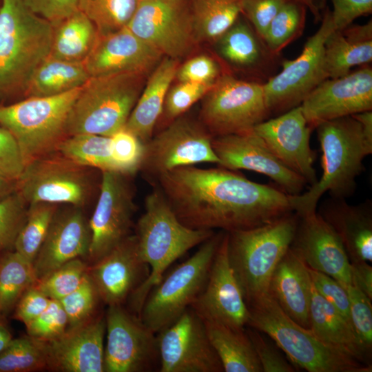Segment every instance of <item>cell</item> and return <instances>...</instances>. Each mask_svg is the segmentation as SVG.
I'll list each match as a JSON object with an SVG mask.
<instances>
[{"instance_id": "obj_1", "label": "cell", "mask_w": 372, "mask_h": 372, "mask_svg": "<svg viewBox=\"0 0 372 372\" xmlns=\"http://www.w3.org/2000/svg\"><path fill=\"white\" fill-rule=\"evenodd\" d=\"M161 190L179 220L195 229L224 231L261 226L293 213L290 195L218 166L180 167L152 183Z\"/></svg>"}, {"instance_id": "obj_2", "label": "cell", "mask_w": 372, "mask_h": 372, "mask_svg": "<svg viewBox=\"0 0 372 372\" xmlns=\"http://www.w3.org/2000/svg\"><path fill=\"white\" fill-rule=\"evenodd\" d=\"M322 150V174L307 192L290 196L292 208L301 216L316 211L320 198H344L353 194L356 178L364 170L363 161L372 153V139L353 116L327 121L316 127Z\"/></svg>"}, {"instance_id": "obj_3", "label": "cell", "mask_w": 372, "mask_h": 372, "mask_svg": "<svg viewBox=\"0 0 372 372\" xmlns=\"http://www.w3.org/2000/svg\"><path fill=\"white\" fill-rule=\"evenodd\" d=\"M214 234V230L195 229L183 225L159 187L154 185L145 197V211L137 221L134 234L141 257L149 266V273L129 297V310L138 316L146 297L169 267Z\"/></svg>"}, {"instance_id": "obj_4", "label": "cell", "mask_w": 372, "mask_h": 372, "mask_svg": "<svg viewBox=\"0 0 372 372\" xmlns=\"http://www.w3.org/2000/svg\"><path fill=\"white\" fill-rule=\"evenodd\" d=\"M53 26L23 0H1L0 99L27 90L39 65L50 55Z\"/></svg>"}, {"instance_id": "obj_5", "label": "cell", "mask_w": 372, "mask_h": 372, "mask_svg": "<svg viewBox=\"0 0 372 372\" xmlns=\"http://www.w3.org/2000/svg\"><path fill=\"white\" fill-rule=\"evenodd\" d=\"M247 326L271 338L294 365L309 372H371L364 364L320 340L293 321L267 293L247 304Z\"/></svg>"}, {"instance_id": "obj_6", "label": "cell", "mask_w": 372, "mask_h": 372, "mask_svg": "<svg viewBox=\"0 0 372 372\" xmlns=\"http://www.w3.org/2000/svg\"><path fill=\"white\" fill-rule=\"evenodd\" d=\"M295 212L254 228L227 232L228 257L246 304L268 293L271 276L290 247Z\"/></svg>"}, {"instance_id": "obj_7", "label": "cell", "mask_w": 372, "mask_h": 372, "mask_svg": "<svg viewBox=\"0 0 372 372\" xmlns=\"http://www.w3.org/2000/svg\"><path fill=\"white\" fill-rule=\"evenodd\" d=\"M143 74L90 77L69 112L66 136L94 134L111 136L124 128L144 87Z\"/></svg>"}, {"instance_id": "obj_8", "label": "cell", "mask_w": 372, "mask_h": 372, "mask_svg": "<svg viewBox=\"0 0 372 372\" xmlns=\"http://www.w3.org/2000/svg\"><path fill=\"white\" fill-rule=\"evenodd\" d=\"M83 86L50 96L0 105V125L15 138L25 165L49 154L66 136L67 118Z\"/></svg>"}, {"instance_id": "obj_9", "label": "cell", "mask_w": 372, "mask_h": 372, "mask_svg": "<svg viewBox=\"0 0 372 372\" xmlns=\"http://www.w3.org/2000/svg\"><path fill=\"white\" fill-rule=\"evenodd\" d=\"M224 233H215L151 289L138 316L155 333L173 324L203 291Z\"/></svg>"}, {"instance_id": "obj_10", "label": "cell", "mask_w": 372, "mask_h": 372, "mask_svg": "<svg viewBox=\"0 0 372 372\" xmlns=\"http://www.w3.org/2000/svg\"><path fill=\"white\" fill-rule=\"evenodd\" d=\"M263 84L221 75L205 95L200 122L212 137L247 132L268 119Z\"/></svg>"}, {"instance_id": "obj_11", "label": "cell", "mask_w": 372, "mask_h": 372, "mask_svg": "<svg viewBox=\"0 0 372 372\" xmlns=\"http://www.w3.org/2000/svg\"><path fill=\"white\" fill-rule=\"evenodd\" d=\"M333 30L331 12L327 8L323 12L320 28L308 38L301 54L295 59L283 61L281 71L263 84L269 116L280 115L300 105L313 89L328 79L324 47Z\"/></svg>"}, {"instance_id": "obj_12", "label": "cell", "mask_w": 372, "mask_h": 372, "mask_svg": "<svg viewBox=\"0 0 372 372\" xmlns=\"http://www.w3.org/2000/svg\"><path fill=\"white\" fill-rule=\"evenodd\" d=\"M212 138L200 121L181 115L144 144L139 171L153 183L162 174L178 167L203 163L218 165Z\"/></svg>"}, {"instance_id": "obj_13", "label": "cell", "mask_w": 372, "mask_h": 372, "mask_svg": "<svg viewBox=\"0 0 372 372\" xmlns=\"http://www.w3.org/2000/svg\"><path fill=\"white\" fill-rule=\"evenodd\" d=\"M86 168L61 155L47 154L25 165L16 190L28 205L66 203L81 207L91 197L94 186Z\"/></svg>"}, {"instance_id": "obj_14", "label": "cell", "mask_w": 372, "mask_h": 372, "mask_svg": "<svg viewBox=\"0 0 372 372\" xmlns=\"http://www.w3.org/2000/svg\"><path fill=\"white\" fill-rule=\"evenodd\" d=\"M127 28L162 55L178 59L196 38L190 0H139Z\"/></svg>"}, {"instance_id": "obj_15", "label": "cell", "mask_w": 372, "mask_h": 372, "mask_svg": "<svg viewBox=\"0 0 372 372\" xmlns=\"http://www.w3.org/2000/svg\"><path fill=\"white\" fill-rule=\"evenodd\" d=\"M96 205L89 220L91 241L87 259L92 265L130 234L136 206L131 175L101 171Z\"/></svg>"}, {"instance_id": "obj_16", "label": "cell", "mask_w": 372, "mask_h": 372, "mask_svg": "<svg viewBox=\"0 0 372 372\" xmlns=\"http://www.w3.org/2000/svg\"><path fill=\"white\" fill-rule=\"evenodd\" d=\"M104 372H149L160 367L157 334L123 304L108 306Z\"/></svg>"}, {"instance_id": "obj_17", "label": "cell", "mask_w": 372, "mask_h": 372, "mask_svg": "<svg viewBox=\"0 0 372 372\" xmlns=\"http://www.w3.org/2000/svg\"><path fill=\"white\" fill-rule=\"evenodd\" d=\"M160 372H223L201 318L189 307L157 333Z\"/></svg>"}, {"instance_id": "obj_18", "label": "cell", "mask_w": 372, "mask_h": 372, "mask_svg": "<svg viewBox=\"0 0 372 372\" xmlns=\"http://www.w3.org/2000/svg\"><path fill=\"white\" fill-rule=\"evenodd\" d=\"M312 128L324 121L372 110V69L367 65L347 74L327 79L300 104Z\"/></svg>"}, {"instance_id": "obj_19", "label": "cell", "mask_w": 372, "mask_h": 372, "mask_svg": "<svg viewBox=\"0 0 372 372\" xmlns=\"http://www.w3.org/2000/svg\"><path fill=\"white\" fill-rule=\"evenodd\" d=\"M190 307L204 321L235 329L247 326L249 311L229 263L227 231L214 256L206 285Z\"/></svg>"}, {"instance_id": "obj_20", "label": "cell", "mask_w": 372, "mask_h": 372, "mask_svg": "<svg viewBox=\"0 0 372 372\" xmlns=\"http://www.w3.org/2000/svg\"><path fill=\"white\" fill-rule=\"evenodd\" d=\"M212 147L220 161L218 166L265 175L290 196L302 194L307 185L303 178L273 154L253 130L242 134L213 137Z\"/></svg>"}, {"instance_id": "obj_21", "label": "cell", "mask_w": 372, "mask_h": 372, "mask_svg": "<svg viewBox=\"0 0 372 372\" xmlns=\"http://www.w3.org/2000/svg\"><path fill=\"white\" fill-rule=\"evenodd\" d=\"M312 129L299 105L266 119L253 131L281 163L311 186L318 181L313 167L316 153L310 145Z\"/></svg>"}, {"instance_id": "obj_22", "label": "cell", "mask_w": 372, "mask_h": 372, "mask_svg": "<svg viewBox=\"0 0 372 372\" xmlns=\"http://www.w3.org/2000/svg\"><path fill=\"white\" fill-rule=\"evenodd\" d=\"M88 273L107 306L123 304L147 278L149 266L141 257L137 238L131 234L100 260Z\"/></svg>"}, {"instance_id": "obj_23", "label": "cell", "mask_w": 372, "mask_h": 372, "mask_svg": "<svg viewBox=\"0 0 372 372\" xmlns=\"http://www.w3.org/2000/svg\"><path fill=\"white\" fill-rule=\"evenodd\" d=\"M290 247L310 269L331 276L343 287L351 285L350 261L344 246L317 211L298 216Z\"/></svg>"}, {"instance_id": "obj_24", "label": "cell", "mask_w": 372, "mask_h": 372, "mask_svg": "<svg viewBox=\"0 0 372 372\" xmlns=\"http://www.w3.org/2000/svg\"><path fill=\"white\" fill-rule=\"evenodd\" d=\"M163 55L127 27L98 35L84 66L90 77L124 73L146 74Z\"/></svg>"}, {"instance_id": "obj_25", "label": "cell", "mask_w": 372, "mask_h": 372, "mask_svg": "<svg viewBox=\"0 0 372 372\" xmlns=\"http://www.w3.org/2000/svg\"><path fill=\"white\" fill-rule=\"evenodd\" d=\"M105 316L95 315L59 337L47 341L48 369L62 372H104Z\"/></svg>"}, {"instance_id": "obj_26", "label": "cell", "mask_w": 372, "mask_h": 372, "mask_svg": "<svg viewBox=\"0 0 372 372\" xmlns=\"http://www.w3.org/2000/svg\"><path fill=\"white\" fill-rule=\"evenodd\" d=\"M90 241L89 220L81 207L57 209L33 262L37 280L67 262L87 258Z\"/></svg>"}, {"instance_id": "obj_27", "label": "cell", "mask_w": 372, "mask_h": 372, "mask_svg": "<svg viewBox=\"0 0 372 372\" xmlns=\"http://www.w3.org/2000/svg\"><path fill=\"white\" fill-rule=\"evenodd\" d=\"M341 240L350 262L372 261V209L369 201L358 205L330 197L317 211Z\"/></svg>"}, {"instance_id": "obj_28", "label": "cell", "mask_w": 372, "mask_h": 372, "mask_svg": "<svg viewBox=\"0 0 372 372\" xmlns=\"http://www.w3.org/2000/svg\"><path fill=\"white\" fill-rule=\"evenodd\" d=\"M312 282L308 267L290 247L270 279L268 293L285 313L304 329H310Z\"/></svg>"}, {"instance_id": "obj_29", "label": "cell", "mask_w": 372, "mask_h": 372, "mask_svg": "<svg viewBox=\"0 0 372 372\" xmlns=\"http://www.w3.org/2000/svg\"><path fill=\"white\" fill-rule=\"evenodd\" d=\"M218 54L230 65L256 73L265 83L278 63L279 54L270 51L252 25L240 19L215 42Z\"/></svg>"}, {"instance_id": "obj_30", "label": "cell", "mask_w": 372, "mask_h": 372, "mask_svg": "<svg viewBox=\"0 0 372 372\" xmlns=\"http://www.w3.org/2000/svg\"><path fill=\"white\" fill-rule=\"evenodd\" d=\"M176 59L165 56L154 68L124 128L144 144L152 136L169 86L176 75Z\"/></svg>"}, {"instance_id": "obj_31", "label": "cell", "mask_w": 372, "mask_h": 372, "mask_svg": "<svg viewBox=\"0 0 372 372\" xmlns=\"http://www.w3.org/2000/svg\"><path fill=\"white\" fill-rule=\"evenodd\" d=\"M324 60L328 79L344 76L357 65L372 61V21L333 30L327 38Z\"/></svg>"}, {"instance_id": "obj_32", "label": "cell", "mask_w": 372, "mask_h": 372, "mask_svg": "<svg viewBox=\"0 0 372 372\" xmlns=\"http://www.w3.org/2000/svg\"><path fill=\"white\" fill-rule=\"evenodd\" d=\"M309 330L324 344L355 360L371 365L369 353L360 343L352 325L329 302L323 298L312 285Z\"/></svg>"}, {"instance_id": "obj_33", "label": "cell", "mask_w": 372, "mask_h": 372, "mask_svg": "<svg viewBox=\"0 0 372 372\" xmlns=\"http://www.w3.org/2000/svg\"><path fill=\"white\" fill-rule=\"evenodd\" d=\"M203 322L224 371L262 372L259 359L245 329H235L219 323Z\"/></svg>"}, {"instance_id": "obj_34", "label": "cell", "mask_w": 372, "mask_h": 372, "mask_svg": "<svg viewBox=\"0 0 372 372\" xmlns=\"http://www.w3.org/2000/svg\"><path fill=\"white\" fill-rule=\"evenodd\" d=\"M52 26L50 56L68 61L83 62L98 37L92 21L78 10Z\"/></svg>"}, {"instance_id": "obj_35", "label": "cell", "mask_w": 372, "mask_h": 372, "mask_svg": "<svg viewBox=\"0 0 372 372\" xmlns=\"http://www.w3.org/2000/svg\"><path fill=\"white\" fill-rule=\"evenodd\" d=\"M90 78L83 62L64 61L50 55L34 73L25 96L61 94L83 86Z\"/></svg>"}, {"instance_id": "obj_36", "label": "cell", "mask_w": 372, "mask_h": 372, "mask_svg": "<svg viewBox=\"0 0 372 372\" xmlns=\"http://www.w3.org/2000/svg\"><path fill=\"white\" fill-rule=\"evenodd\" d=\"M243 0H190L196 40L215 43L241 15Z\"/></svg>"}, {"instance_id": "obj_37", "label": "cell", "mask_w": 372, "mask_h": 372, "mask_svg": "<svg viewBox=\"0 0 372 372\" xmlns=\"http://www.w3.org/2000/svg\"><path fill=\"white\" fill-rule=\"evenodd\" d=\"M111 138L94 134L66 136L55 149L72 162L101 171H117L111 154Z\"/></svg>"}, {"instance_id": "obj_38", "label": "cell", "mask_w": 372, "mask_h": 372, "mask_svg": "<svg viewBox=\"0 0 372 372\" xmlns=\"http://www.w3.org/2000/svg\"><path fill=\"white\" fill-rule=\"evenodd\" d=\"M37 280L33 263L15 250L0 254V316L7 318Z\"/></svg>"}, {"instance_id": "obj_39", "label": "cell", "mask_w": 372, "mask_h": 372, "mask_svg": "<svg viewBox=\"0 0 372 372\" xmlns=\"http://www.w3.org/2000/svg\"><path fill=\"white\" fill-rule=\"evenodd\" d=\"M48 369L47 341L27 334L12 338L0 353V372H31Z\"/></svg>"}, {"instance_id": "obj_40", "label": "cell", "mask_w": 372, "mask_h": 372, "mask_svg": "<svg viewBox=\"0 0 372 372\" xmlns=\"http://www.w3.org/2000/svg\"><path fill=\"white\" fill-rule=\"evenodd\" d=\"M139 0H79L78 10L94 24L98 35L127 27Z\"/></svg>"}, {"instance_id": "obj_41", "label": "cell", "mask_w": 372, "mask_h": 372, "mask_svg": "<svg viewBox=\"0 0 372 372\" xmlns=\"http://www.w3.org/2000/svg\"><path fill=\"white\" fill-rule=\"evenodd\" d=\"M57 209L56 204H29L26 220L17 238L14 250L33 263Z\"/></svg>"}, {"instance_id": "obj_42", "label": "cell", "mask_w": 372, "mask_h": 372, "mask_svg": "<svg viewBox=\"0 0 372 372\" xmlns=\"http://www.w3.org/2000/svg\"><path fill=\"white\" fill-rule=\"evenodd\" d=\"M307 8L301 3L286 1L269 24L263 41L271 52L280 54L303 32Z\"/></svg>"}, {"instance_id": "obj_43", "label": "cell", "mask_w": 372, "mask_h": 372, "mask_svg": "<svg viewBox=\"0 0 372 372\" xmlns=\"http://www.w3.org/2000/svg\"><path fill=\"white\" fill-rule=\"evenodd\" d=\"M88 269L82 258H76L36 280L34 285L50 299L60 300L81 284Z\"/></svg>"}, {"instance_id": "obj_44", "label": "cell", "mask_w": 372, "mask_h": 372, "mask_svg": "<svg viewBox=\"0 0 372 372\" xmlns=\"http://www.w3.org/2000/svg\"><path fill=\"white\" fill-rule=\"evenodd\" d=\"M28 205L17 190L0 199V254L14 249L26 220Z\"/></svg>"}, {"instance_id": "obj_45", "label": "cell", "mask_w": 372, "mask_h": 372, "mask_svg": "<svg viewBox=\"0 0 372 372\" xmlns=\"http://www.w3.org/2000/svg\"><path fill=\"white\" fill-rule=\"evenodd\" d=\"M101 300L89 273L81 284L59 301L65 311L68 328L78 326L94 316L99 301Z\"/></svg>"}, {"instance_id": "obj_46", "label": "cell", "mask_w": 372, "mask_h": 372, "mask_svg": "<svg viewBox=\"0 0 372 372\" xmlns=\"http://www.w3.org/2000/svg\"><path fill=\"white\" fill-rule=\"evenodd\" d=\"M213 85L214 84L180 81L169 89L158 121L162 119L166 123L165 127L167 126L204 97Z\"/></svg>"}, {"instance_id": "obj_47", "label": "cell", "mask_w": 372, "mask_h": 372, "mask_svg": "<svg viewBox=\"0 0 372 372\" xmlns=\"http://www.w3.org/2000/svg\"><path fill=\"white\" fill-rule=\"evenodd\" d=\"M111 138V154L117 171L134 176L139 171L144 143L134 134L123 128Z\"/></svg>"}, {"instance_id": "obj_48", "label": "cell", "mask_w": 372, "mask_h": 372, "mask_svg": "<svg viewBox=\"0 0 372 372\" xmlns=\"http://www.w3.org/2000/svg\"><path fill=\"white\" fill-rule=\"evenodd\" d=\"M344 288L346 289L349 298L350 315L353 330L362 346L371 353V300L353 285Z\"/></svg>"}, {"instance_id": "obj_49", "label": "cell", "mask_w": 372, "mask_h": 372, "mask_svg": "<svg viewBox=\"0 0 372 372\" xmlns=\"http://www.w3.org/2000/svg\"><path fill=\"white\" fill-rule=\"evenodd\" d=\"M25 326L28 335L41 340L50 341L67 330L68 320L60 301L52 299L45 310Z\"/></svg>"}, {"instance_id": "obj_50", "label": "cell", "mask_w": 372, "mask_h": 372, "mask_svg": "<svg viewBox=\"0 0 372 372\" xmlns=\"http://www.w3.org/2000/svg\"><path fill=\"white\" fill-rule=\"evenodd\" d=\"M245 331L253 344L264 372H294L295 368L285 358L265 333L247 326Z\"/></svg>"}, {"instance_id": "obj_51", "label": "cell", "mask_w": 372, "mask_h": 372, "mask_svg": "<svg viewBox=\"0 0 372 372\" xmlns=\"http://www.w3.org/2000/svg\"><path fill=\"white\" fill-rule=\"evenodd\" d=\"M308 271L314 289L352 325L350 302L346 289L340 283L324 273L309 267Z\"/></svg>"}, {"instance_id": "obj_52", "label": "cell", "mask_w": 372, "mask_h": 372, "mask_svg": "<svg viewBox=\"0 0 372 372\" xmlns=\"http://www.w3.org/2000/svg\"><path fill=\"white\" fill-rule=\"evenodd\" d=\"M286 1L243 0L241 14L263 39L269 24Z\"/></svg>"}, {"instance_id": "obj_53", "label": "cell", "mask_w": 372, "mask_h": 372, "mask_svg": "<svg viewBox=\"0 0 372 372\" xmlns=\"http://www.w3.org/2000/svg\"><path fill=\"white\" fill-rule=\"evenodd\" d=\"M218 63L206 55L196 56L178 68L176 75L179 81L214 84L221 76Z\"/></svg>"}, {"instance_id": "obj_54", "label": "cell", "mask_w": 372, "mask_h": 372, "mask_svg": "<svg viewBox=\"0 0 372 372\" xmlns=\"http://www.w3.org/2000/svg\"><path fill=\"white\" fill-rule=\"evenodd\" d=\"M24 167L25 163L15 138L8 130L0 125V174L16 182Z\"/></svg>"}, {"instance_id": "obj_55", "label": "cell", "mask_w": 372, "mask_h": 372, "mask_svg": "<svg viewBox=\"0 0 372 372\" xmlns=\"http://www.w3.org/2000/svg\"><path fill=\"white\" fill-rule=\"evenodd\" d=\"M51 300L34 283L19 300L14 309L13 318L26 324L43 312Z\"/></svg>"}, {"instance_id": "obj_56", "label": "cell", "mask_w": 372, "mask_h": 372, "mask_svg": "<svg viewBox=\"0 0 372 372\" xmlns=\"http://www.w3.org/2000/svg\"><path fill=\"white\" fill-rule=\"evenodd\" d=\"M331 17L335 30H342L361 16L372 13V0H331Z\"/></svg>"}, {"instance_id": "obj_57", "label": "cell", "mask_w": 372, "mask_h": 372, "mask_svg": "<svg viewBox=\"0 0 372 372\" xmlns=\"http://www.w3.org/2000/svg\"><path fill=\"white\" fill-rule=\"evenodd\" d=\"M79 0H23L34 13L54 25L78 10Z\"/></svg>"}, {"instance_id": "obj_58", "label": "cell", "mask_w": 372, "mask_h": 372, "mask_svg": "<svg viewBox=\"0 0 372 372\" xmlns=\"http://www.w3.org/2000/svg\"><path fill=\"white\" fill-rule=\"evenodd\" d=\"M351 285L372 300V267L368 262H350Z\"/></svg>"}, {"instance_id": "obj_59", "label": "cell", "mask_w": 372, "mask_h": 372, "mask_svg": "<svg viewBox=\"0 0 372 372\" xmlns=\"http://www.w3.org/2000/svg\"><path fill=\"white\" fill-rule=\"evenodd\" d=\"M304 6L312 14L315 22L321 21L325 8L326 0H288Z\"/></svg>"}, {"instance_id": "obj_60", "label": "cell", "mask_w": 372, "mask_h": 372, "mask_svg": "<svg viewBox=\"0 0 372 372\" xmlns=\"http://www.w3.org/2000/svg\"><path fill=\"white\" fill-rule=\"evenodd\" d=\"M12 338L13 336L6 318L0 316V353Z\"/></svg>"}, {"instance_id": "obj_61", "label": "cell", "mask_w": 372, "mask_h": 372, "mask_svg": "<svg viewBox=\"0 0 372 372\" xmlns=\"http://www.w3.org/2000/svg\"><path fill=\"white\" fill-rule=\"evenodd\" d=\"M16 190V182L0 174V199Z\"/></svg>"}]
</instances>
